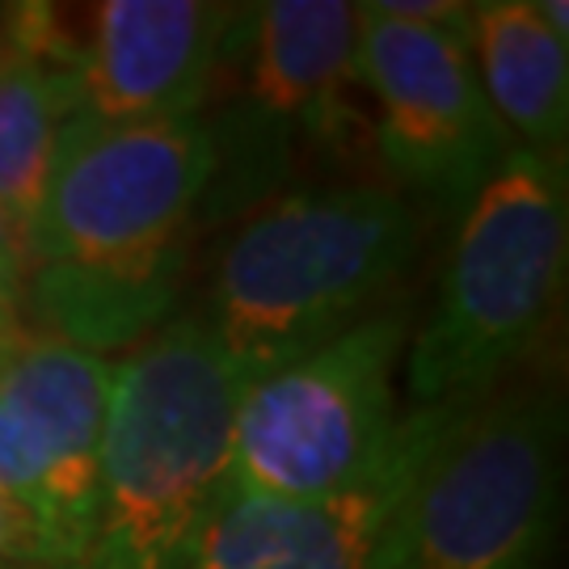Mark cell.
I'll return each mask as SVG.
<instances>
[{"instance_id":"6da1fadb","label":"cell","mask_w":569,"mask_h":569,"mask_svg":"<svg viewBox=\"0 0 569 569\" xmlns=\"http://www.w3.org/2000/svg\"><path fill=\"white\" fill-rule=\"evenodd\" d=\"M216 173L220 136L203 114L72 119L21 237L34 333L106 359L169 326L186 232Z\"/></svg>"},{"instance_id":"7a4b0ae2","label":"cell","mask_w":569,"mask_h":569,"mask_svg":"<svg viewBox=\"0 0 569 569\" xmlns=\"http://www.w3.org/2000/svg\"><path fill=\"white\" fill-rule=\"evenodd\" d=\"M418 237V211L385 186L279 194L224 244L199 321L249 388L380 312Z\"/></svg>"},{"instance_id":"3957f363","label":"cell","mask_w":569,"mask_h":569,"mask_svg":"<svg viewBox=\"0 0 569 569\" xmlns=\"http://www.w3.org/2000/svg\"><path fill=\"white\" fill-rule=\"evenodd\" d=\"M241 388L199 317H173L114 363L84 569H186L224 498Z\"/></svg>"},{"instance_id":"277c9868","label":"cell","mask_w":569,"mask_h":569,"mask_svg":"<svg viewBox=\"0 0 569 569\" xmlns=\"http://www.w3.org/2000/svg\"><path fill=\"white\" fill-rule=\"evenodd\" d=\"M569 266V186L561 157L515 148L472 203L406 346L413 409L481 406L552 321Z\"/></svg>"},{"instance_id":"5b68a950","label":"cell","mask_w":569,"mask_h":569,"mask_svg":"<svg viewBox=\"0 0 569 569\" xmlns=\"http://www.w3.org/2000/svg\"><path fill=\"white\" fill-rule=\"evenodd\" d=\"M557 502V397H486L418 472L385 536L380 569H540Z\"/></svg>"},{"instance_id":"8992f818","label":"cell","mask_w":569,"mask_h":569,"mask_svg":"<svg viewBox=\"0 0 569 569\" xmlns=\"http://www.w3.org/2000/svg\"><path fill=\"white\" fill-rule=\"evenodd\" d=\"M409 321L380 308L342 338L241 388L224 493L321 502L363 486L397 435Z\"/></svg>"},{"instance_id":"52a82bcc","label":"cell","mask_w":569,"mask_h":569,"mask_svg":"<svg viewBox=\"0 0 569 569\" xmlns=\"http://www.w3.org/2000/svg\"><path fill=\"white\" fill-rule=\"evenodd\" d=\"M468 21H406L376 0L359 4L355 84L371 98L376 152L397 182L465 211L515 140L489 110L468 56Z\"/></svg>"},{"instance_id":"ba28073f","label":"cell","mask_w":569,"mask_h":569,"mask_svg":"<svg viewBox=\"0 0 569 569\" xmlns=\"http://www.w3.org/2000/svg\"><path fill=\"white\" fill-rule=\"evenodd\" d=\"M114 363L30 326L0 329V406L39 481L47 566L84 569L98 523L106 409Z\"/></svg>"},{"instance_id":"9c48e42d","label":"cell","mask_w":569,"mask_h":569,"mask_svg":"<svg viewBox=\"0 0 569 569\" xmlns=\"http://www.w3.org/2000/svg\"><path fill=\"white\" fill-rule=\"evenodd\" d=\"M465 409H409L380 468L338 498L274 502L224 493L186 569H380L397 510Z\"/></svg>"},{"instance_id":"30bf717a","label":"cell","mask_w":569,"mask_h":569,"mask_svg":"<svg viewBox=\"0 0 569 569\" xmlns=\"http://www.w3.org/2000/svg\"><path fill=\"white\" fill-rule=\"evenodd\" d=\"M249 4L211 0H102L77 60L89 122L199 114L220 63L237 51Z\"/></svg>"},{"instance_id":"8fae6325","label":"cell","mask_w":569,"mask_h":569,"mask_svg":"<svg viewBox=\"0 0 569 569\" xmlns=\"http://www.w3.org/2000/svg\"><path fill=\"white\" fill-rule=\"evenodd\" d=\"M359 47V4L266 0L249 4L241 30L244 89L274 136L333 143L350 131V84Z\"/></svg>"},{"instance_id":"7c38bea8","label":"cell","mask_w":569,"mask_h":569,"mask_svg":"<svg viewBox=\"0 0 569 569\" xmlns=\"http://www.w3.org/2000/svg\"><path fill=\"white\" fill-rule=\"evenodd\" d=\"M81 39L47 4H13V42L0 56V220L26 224L42 199L63 131L81 114Z\"/></svg>"},{"instance_id":"4fadbf2b","label":"cell","mask_w":569,"mask_h":569,"mask_svg":"<svg viewBox=\"0 0 569 569\" xmlns=\"http://www.w3.org/2000/svg\"><path fill=\"white\" fill-rule=\"evenodd\" d=\"M468 56L489 110L515 148L561 157L569 136V4L481 0L468 4Z\"/></svg>"},{"instance_id":"5bb4252c","label":"cell","mask_w":569,"mask_h":569,"mask_svg":"<svg viewBox=\"0 0 569 569\" xmlns=\"http://www.w3.org/2000/svg\"><path fill=\"white\" fill-rule=\"evenodd\" d=\"M0 493H9L13 502H21L34 515V523H39V481H34V468L26 460V448H21L18 430L9 422L4 406H0Z\"/></svg>"},{"instance_id":"9a60e30c","label":"cell","mask_w":569,"mask_h":569,"mask_svg":"<svg viewBox=\"0 0 569 569\" xmlns=\"http://www.w3.org/2000/svg\"><path fill=\"white\" fill-rule=\"evenodd\" d=\"M21 270H26V253H21V232L9 220H0V329L18 326V291Z\"/></svg>"},{"instance_id":"2e32d148","label":"cell","mask_w":569,"mask_h":569,"mask_svg":"<svg viewBox=\"0 0 569 569\" xmlns=\"http://www.w3.org/2000/svg\"><path fill=\"white\" fill-rule=\"evenodd\" d=\"M13 42V4H0V56L9 51Z\"/></svg>"}]
</instances>
